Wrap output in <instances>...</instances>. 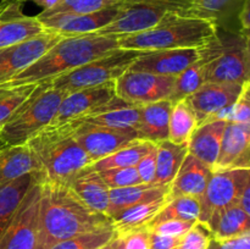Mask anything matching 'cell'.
Returning <instances> with one entry per match:
<instances>
[{"label":"cell","instance_id":"7402d4cb","mask_svg":"<svg viewBox=\"0 0 250 249\" xmlns=\"http://www.w3.org/2000/svg\"><path fill=\"white\" fill-rule=\"evenodd\" d=\"M83 203L94 211L105 214L109 207L110 188L100 173L90 165L78 171L67 183Z\"/></svg>","mask_w":250,"mask_h":249},{"label":"cell","instance_id":"9c48e42d","mask_svg":"<svg viewBox=\"0 0 250 249\" xmlns=\"http://www.w3.org/2000/svg\"><path fill=\"white\" fill-rule=\"evenodd\" d=\"M41 182L34 173L16 212L0 236V249H36Z\"/></svg>","mask_w":250,"mask_h":249},{"label":"cell","instance_id":"7bdbcfd3","mask_svg":"<svg viewBox=\"0 0 250 249\" xmlns=\"http://www.w3.org/2000/svg\"><path fill=\"white\" fill-rule=\"evenodd\" d=\"M227 121L238 124H250V102H249V83L244 85L241 95L232 106Z\"/></svg>","mask_w":250,"mask_h":249},{"label":"cell","instance_id":"1f68e13d","mask_svg":"<svg viewBox=\"0 0 250 249\" xmlns=\"http://www.w3.org/2000/svg\"><path fill=\"white\" fill-rule=\"evenodd\" d=\"M151 142L142 141V139H136L131 142L124 148L119 149L115 153L90 164L94 170L103 171L109 170V168L117 167H129V166H136L138 161L148 153L149 148L151 145Z\"/></svg>","mask_w":250,"mask_h":249},{"label":"cell","instance_id":"52a82bcc","mask_svg":"<svg viewBox=\"0 0 250 249\" xmlns=\"http://www.w3.org/2000/svg\"><path fill=\"white\" fill-rule=\"evenodd\" d=\"M144 53L146 51L117 48L46 83L63 93H71L82 88L112 82L128 71L132 63Z\"/></svg>","mask_w":250,"mask_h":249},{"label":"cell","instance_id":"7dc6e473","mask_svg":"<svg viewBox=\"0 0 250 249\" xmlns=\"http://www.w3.org/2000/svg\"><path fill=\"white\" fill-rule=\"evenodd\" d=\"M177 237L163 236L149 232V249H175L178 243Z\"/></svg>","mask_w":250,"mask_h":249},{"label":"cell","instance_id":"5b68a950","mask_svg":"<svg viewBox=\"0 0 250 249\" xmlns=\"http://www.w3.org/2000/svg\"><path fill=\"white\" fill-rule=\"evenodd\" d=\"M199 50L205 82H249V34L217 33Z\"/></svg>","mask_w":250,"mask_h":249},{"label":"cell","instance_id":"f546056e","mask_svg":"<svg viewBox=\"0 0 250 249\" xmlns=\"http://www.w3.org/2000/svg\"><path fill=\"white\" fill-rule=\"evenodd\" d=\"M33 177L34 173H27L12 182L0 186V236L11 221Z\"/></svg>","mask_w":250,"mask_h":249},{"label":"cell","instance_id":"7a4b0ae2","mask_svg":"<svg viewBox=\"0 0 250 249\" xmlns=\"http://www.w3.org/2000/svg\"><path fill=\"white\" fill-rule=\"evenodd\" d=\"M117 48V37L95 36L92 33L63 36L38 60L1 83L0 89L48 82Z\"/></svg>","mask_w":250,"mask_h":249},{"label":"cell","instance_id":"5bb4252c","mask_svg":"<svg viewBox=\"0 0 250 249\" xmlns=\"http://www.w3.org/2000/svg\"><path fill=\"white\" fill-rule=\"evenodd\" d=\"M166 11L143 2L127 1L120 7L119 14L110 23L93 32L95 36L125 37L146 31L160 22Z\"/></svg>","mask_w":250,"mask_h":249},{"label":"cell","instance_id":"9a60e30c","mask_svg":"<svg viewBox=\"0 0 250 249\" xmlns=\"http://www.w3.org/2000/svg\"><path fill=\"white\" fill-rule=\"evenodd\" d=\"M115 81L66 93L51 124H60L94 111L115 97Z\"/></svg>","mask_w":250,"mask_h":249},{"label":"cell","instance_id":"c3c4849f","mask_svg":"<svg viewBox=\"0 0 250 249\" xmlns=\"http://www.w3.org/2000/svg\"><path fill=\"white\" fill-rule=\"evenodd\" d=\"M239 20H241V24H242L241 33L248 34V32H249V0H244L243 7L241 9V14H239Z\"/></svg>","mask_w":250,"mask_h":249},{"label":"cell","instance_id":"8992f818","mask_svg":"<svg viewBox=\"0 0 250 249\" xmlns=\"http://www.w3.org/2000/svg\"><path fill=\"white\" fill-rule=\"evenodd\" d=\"M66 93L48 83H39L23 104L2 126L0 137L7 146L21 145L53 122Z\"/></svg>","mask_w":250,"mask_h":249},{"label":"cell","instance_id":"11a10c76","mask_svg":"<svg viewBox=\"0 0 250 249\" xmlns=\"http://www.w3.org/2000/svg\"><path fill=\"white\" fill-rule=\"evenodd\" d=\"M6 146H7V145L4 143V141H2V139H1V137H0V151H1L2 149L6 148Z\"/></svg>","mask_w":250,"mask_h":249},{"label":"cell","instance_id":"d6a6232c","mask_svg":"<svg viewBox=\"0 0 250 249\" xmlns=\"http://www.w3.org/2000/svg\"><path fill=\"white\" fill-rule=\"evenodd\" d=\"M204 83V71H203V66L200 63L199 59H198L189 67H187L180 75L176 76L175 82H173L172 85V90H171L167 99L172 104H175V103L186 99L187 97L192 95Z\"/></svg>","mask_w":250,"mask_h":249},{"label":"cell","instance_id":"d6986e66","mask_svg":"<svg viewBox=\"0 0 250 249\" xmlns=\"http://www.w3.org/2000/svg\"><path fill=\"white\" fill-rule=\"evenodd\" d=\"M212 171L195 156L187 154L177 173L170 183L168 199L177 197H193L199 199L207 188Z\"/></svg>","mask_w":250,"mask_h":249},{"label":"cell","instance_id":"277c9868","mask_svg":"<svg viewBox=\"0 0 250 249\" xmlns=\"http://www.w3.org/2000/svg\"><path fill=\"white\" fill-rule=\"evenodd\" d=\"M216 33V22L166 12L160 22L151 28L117 38V45L120 49L142 51L198 49L204 46Z\"/></svg>","mask_w":250,"mask_h":249},{"label":"cell","instance_id":"ffe728a7","mask_svg":"<svg viewBox=\"0 0 250 249\" xmlns=\"http://www.w3.org/2000/svg\"><path fill=\"white\" fill-rule=\"evenodd\" d=\"M142 106L129 104L115 95L111 100L89 112L85 116L76 119L84 124L111 128H134L141 119Z\"/></svg>","mask_w":250,"mask_h":249},{"label":"cell","instance_id":"836d02e7","mask_svg":"<svg viewBox=\"0 0 250 249\" xmlns=\"http://www.w3.org/2000/svg\"><path fill=\"white\" fill-rule=\"evenodd\" d=\"M200 214V204L198 198L193 197H177L168 199L167 204L163 208L160 212L155 216V219L150 222L165 221V220H183V221L198 222Z\"/></svg>","mask_w":250,"mask_h":249},{"label":"cell","instance_id":"f5cc1de1","mask_svg":"<svg viewBox=\"0 0 250 249\" xmlns=\"http://www.w3.org/2000/svg\"><path fill=\"white\" fill-rule=\"evenodd\" d=\"M115 246H116V236H115L114 238L111 239V241L107 242V243L105 244V246L100 247L99 249H115Z\"/></svg>","mask_w":250,"mask_h":249},{"label":"cell","instance_id":"d4e9b609","mask_svg":"<svg viewBox=\"0 0 250 249\" xmlns=\"http://www.w3.org/2000/svg\"><path fill=\"white\" fill-rule=\"evenodd\" d=\"M171 107L172 103L168 99L143 105L141 109V119L136 127L137 138L151 143L166 141Z\"/></svg>","mask_w":250,"mask_h":249},{"label":"cell","instance_id":"3957f363","mask_svg":"<svg viewBox=\"0 0 250 249\" xmlns=\"http://www.w3.org/2000/svg\"><path fill=\"white\" fill-rule=\"evenodd\" d=\"M75 121L48 124L26 142L37 166L41 182L65 183L85 166L87 153L75 138Z\"/></svg>","mask_w":250,"mask_h":249},{"label":"cell","instance_id":"ac0fdd59","mask_svg":"<svg viewBox=\"0 0 250 249\" xmlns=\"http://www.w3.org/2000/svg\"><path fill=\"white\" fill-rule=\"evenodd\" d=\"M250 124L227 121L214 170L250 168Z\"/></svg>","mask_w":250,"mask_h":249},{"label":"cell","instance_id":"74e56055","mask_svg":"<svg viewBox=\"0 0 250 249\" xmlns=\"http://www.w3.org/2000/svg\"><path fill=\"white\" fill-rule=\"evenodd\" d=\"M239 1L241 0H195L193 17L210 20L217 23L219 17Z\"/></svg>","mask_w":250,"mask_h":249},{"label":"cell","instance_id":"ab89813d","mask_svg":"<svg viewBox=\"0 0 250 249\" xmlns=\"http://www.w3.org/2000/svg\"><path fill=\"white\" fill-rule=\"evenodd\" d=\"M211 241L209 232L199 224H194L183 236L180 237L175 249H207Z\"/></svg>","mask_w":250,"mask_h":249},{"label":"cell","instance_id":"44dd1931","mask_svg":"<svg viewBox=\"0 0 250 249\" xmlns=\"http://www.w3.org/2000/svg\"><path fill=\"white\" fill-rule=\"evenodd\" d=\"M227 121L224 119L211 120L195 128L187 143L188 154L214 170L221 146L222 134Z\"/></svg>","mask_w":250,"mask_h":249},{"label":"cell","instance_id":"83f0119b","mask_svg":"<svg viewBox=\"0 0 250 249\" xmlns=\"http://www.w3.org/2000/svg\"><path fill=\"white\" fill-rule=\"evenodd\" d=\"M37 166L27 144L6 146L0 151V186L27 173H36Z\"/></svg>","mask_w":250,"mask_h":249},{"label":"cell","instance_id":"e575fe53","mask_svg":"<svg viewBox=\"0 0 250 249\" xmlns=\"http://www.w3.org/2000/svg\"><path fill=\"white\" fill-rule=\"evenodd\" d=\"M127 1L128 0H61L51 9L43 10L38 16L55 14H89L111 7H120Z\"/></svg>","mask_w":250,"mask_h":249},{"label":"cell","instance_id":"8d00e7d4","mask_svg":"<svg viewBox=\"0 0 250 249\" xmlns=\"http://www.w3.org/2000/svg\"><path fill=\"white\" fill-rule=\"evenodd\" d=\"M38 84L21 85L0 89V126L11 117V115L23 104Z\"/></svg>","mask_w":250,"mask_h":249},{"label":"cell","instance_id":"4fadbf2b","mask_svg":"<svg viewBox=\"0 0 250 249\" xmlns=\"http://www.w3.org/2000/svg\"><path fill=\"white\" fill-rule=\"evenodd\" d=\"M62 38V34L44 31L21 43L0 49V84L28 67Z\"/></svg>","mask_w":250,"mask_h":249},{"label":"cell","instance_id":"b9f144b4","mask_svg":"<svg viewBox=\"0 0 250 249\" xmlns=\"http://www.w3.org/2000/svg\"><path fill=\"white\" fill-rule=\"evenodd\" d=\"M194 224H198V222L171 219L149 225L148 229L149 232H153V233L163 234V236L168 237H177V238H180V237L183 236V234H185Z\"/></svg>","mask_w":250,"mask_h":249},{"label":"cell","instance_id":"2e32d148","mask_svg":"<svg viewBox=\"0 0 250 249\" xmlns=\"http://www.w3.org/2000/svg\"><path fill=\"white\" fill-rule=\"evenodd\" d=\"M121 7V6H120ZM120 7L102 10L89 14H55L49 16H38L44 29L62 36H81L98 31L115 19Z\"/></svg>","mask_w":250,"mask_h":249},{"label":"cell","instance_id":"e0dca14e","mask_svg":"<svg viewBox=\"0 0 250 249\" xmlns=\"http://www.w3.org/2000/svg\"><path fill=\"white\" fill-rule=\"evenodd\" d=\"M198 49H164L146 51L132 63L128 71L176 77L199 59Z\"/></svg>","mask_w":250,"mask_h":249},{"label":"cell","instance_id":"30bf717a","mask_svg":"<svg viewBox=\"0 0 250 249\" xmlns=\"http://www.w3.org/2000/svg\"><path fill=\"white\" fill-rule=\"evenodd\" d=\"M247 83L234 84L205 82L199 89L186 98L185 100L194 112L198 126L216 119H224L227 121L232 106Z\"/></svg>","mask_w":250,"mask_h":249},{"label":"cell","instance_id":"bcb514c9","mask_svg":"<svg viewBox=\"0 0 250 249\" xmlns=\"http://www.w3.org/2000/svg\"><path fill=\"white\" fill-rule=\"evenodd\" d=\"M124 239L126 249H149L148 227L131 232V233L124 236Z\"/></svg>","mask_w":250,"mask_h":249},{"label":"cell","instance_id":"cb8c5ba5","mask_svg":"<svg viewBox=\"0 0 250 249\" xmlns=\"http://www.w3.org/2000/svg\"><path fill=\"white\" fill-rule=\"evenodd\" d=\"M168 190L170 186H159L153 183H139L129 187L111 188L109 192V207L105 215L111 217L127 208L166 198L168 197Z\"/></svg>","mask_w":250,"mask_h":249},{"label":"cell","instance_id":"f35d334b","mask_svg":"<svg viewBox=\"0 0 250 249\" xmlns=\"http://www.w3.org/2000/svg\"><path fill=\"white\" fill-rule=\"evenodd\" d=\"M98 172L100 173V176L110 189L111 188L129 187V186H136L142 183L136 166L109 168V170L98 171Z\"/></svg>","mask_w":250,"mask_h":249},{"label":"cell","instance_id":"4316f807","mask_svg":"<svg viewBox=\"0 0 250 249\" xmlns=\"http://www.w3.org/2000/svg\"><path fill=\"white\" fill-rule=\"evenodd\" d=\"M167 202L168 197L161 198L154 202L134 205V207L127 208L117 212L114 216L110 217L112 229L116 236L124 237L137 229L148 227L150 222L155 219L156 215L167 204Z\"/></svg>","mask_w":250,"mask_h":249},{"label":"cell","instance_id":"681fc988","mask_svg":"<svg viewBox=\"0 0 250 249\" xmlns=\"http://www.w3.org/2000/svg\"><path fill=\"white\" fill-rule=\"evenodd\" d=\"M237 205H239L247 214L250 215V183L244 187L243 192H242L241 197H239L238 202H237Z\"/></svg>","mask_w":250,"mask_h":249},{"label":"cell","instance_id":"60d3db41","mask_svg":"<svg viewBox=\"0 0 250 249\" xmlns=\"http://www.w3.org/2000/svg\"><path fill=\"white\" fill-rule=\"evenodd\" d=\"M128 1L143 2L166 12H172L186 17H193L195 4V0H128Z\"/></svg>","mask_w":250,"mask_h":249},{"label":"cell","instance_id":"f1b7e54d","mask_svg":"<svg viewBox=\"0 0 250 249\" xmlns=\"http://www.w3.org/2000/svg\"><path fill=\"white\" fill-rule=\"evenodd\" d=\"M156 144V171L153 185L170 186L188 154L187 144H175L168 139Z\"/></svg>","mask_w":250,"mask_h":249},{"label":"cell","instance_id":"db71d44e","mask_svg":"<svg viewBox=\"0 0 250 249\" xmlns=\"http://www.w3.org/2000/svg\"><path fill=\"white\" fill-rule=\"evenodd\" d=\"M115 249H126V248H125L124 237L116 236V246H115Z\"/></svg>","mask_w":250,"mask_h":249},{"label":"cell","instance_id":"6da1fadb","mask_svg":"<svg viewBox=\"0 0 250 249\" xmlns=\"http://www.w3.org/2000/svg\"><path fill=\"white\" fill-rule=\"evenodd\" d=\"M105 228H112L110 217L90 209L67 185L41 182L36 249Z\"/></svg>","mask_w":250,"mask_h":249},{"label":"cell","instance_id":"603a6c76","mask_svg":"<svg viewBox=\"0 0 250 249\" xmlns=\"http://www.w3.org/2000/svg\"><path fill=\"white\" fill-rule=\"evenodd\" d=\"M19 5L20 2L12 1L9 11L0 19V49L21 43L45 31L36 16L22 14Z\"/></svg>","mask_w":250,"mask_h":249},{"label":"cell","instance_id":"7c38bea8","mask_svg":"<svg viewBox=\"0 0 250 249\" xmlns=\"http://www.w3.org/2000/svg\"><path fill=\"white\" fill-rule=\"evenodd\" d=\"M71 121H75L76 124V141L87 153L90 164L115 153L131 142L138 139L134 128H111L84 124L77 120Z\"/></svg>","mask_w":250,"mask_h":249},{"label":"cell","instance_id":"ee69618b","mask_svg":"<svg viewBox=\"0 0 250 249\" xmlns=\"http://www.w3.org/2000/svg\"><path fill=\"white\" fill-rule=\"evenodd\" d=\"M142 183H153L156 171V144L153 143L148 153L136 165Z\"/></svg>","mask_w":250,"mask_h":249},{"label":"cell","instance_id":"f907efd6","mask_svg":"<svg viewBox=\"0 0 250 249\" xmlns=\"http://www.w3.org/2000/svg\"><path fill=\"white\" fill-rule=\"evenodd\" d=\"M14 1L20 2V4H21V2L31 1L34 2L36 5H38V6H41L43 10H49L53 6H55V5L58 4L59 1H61V0H14Z\"/></svg>","mask_w":250,"mask_h":249},{"label":"cell","instance_id":"816d5d0a","mask_svg":"<svg viewBox=\"0 0 250 249\" xmlns=\"http://www.w3.org/2000/svg\"><path fill=\"white\" fill-rule=\"evenodd\" d=\"M12 1H14V0H11V2H4V4L0 5V19L9 11L10 7H11L12 5Z\"/></svg>","mask_w":250,"mask_h":249},{"label":"cell","instance_id":"4dcf8cb0","mask_svg":"<svg viewBox=\"0 0 250 249\" xmlns=\"http://www.w3.org/2000/svg\"><path fill=\"white\" fill-rule=\"evenodd\" d=\"M197 127L194 112L185 99L172 104L168 119V141L175 144H187Z\"/></svg>","mask_w":250,"mask_h":249},{"label":"cell","instance_id":"ba28073f","mask_svg":"<svg viewBox=\"0 0 250 249\" xmlns=\"http://www.w3.org/2000/svg\"><path fill=\"white\" fill-rule=\"evenodd\" d=\"M250 183V168H222L212 171L207 188L199 198L198 224L204 226L216 210L237 204L244 187Z\"/></svg>","mask_w":250,"mask_h":249},{"label":"cell","instance_id":"8fae6325","mask_svg":"<svg viewBox=\"0 0 250 249\" xmlns=\"http://www.w3.org/2000/svg\"><path fill=\"white\" fill-rule=\"evenodd\" d=\"M176 77L126 71L115 81V94L129 104L143 105L167 99Z\"/></svg>","mask_w":250,"mask_h":249},{"label":"cell","instance_id":"f6af8a7d","mask_svg":"<svg viewBox=\"0 0 250 249\" xmlns=\"http://www.w3.org/2000/svg\"><path fill=\"white\" fill-rule=\"evenodd\" d=\"M207 249H250V233L229 239L211 238Z\"/></svg>","mask_w":250,"mask_h":249},{"label":"cell","instance_id":"d590c367","mask_svg":"<svg viewBox=\"0 0 250 249\" xmlns=\"http://www.w3.org/2000/svg\"><path fill=\"white\" fill-rule=\"evenodd\" d=\"M116 236L112 228L87 232L61 241L50 249H99Z\"/></svg>","mask_w":250,"mask_h":249},{"label":"cell","instance_id":"484cf974","mask_svg":"<svg viewBox=\"0 0 250 249\" xmlns=\"http://www.w3.org/2000/svg\"><path fill=\"white\" fill-rule=\"evenodd\" d=\"M203 227L209 232L211 238L215 239H229L243 236L250 233L249 214H247L239 205H229L212 212Z\"/></svg>","mask_w":250,"mask_h":249}]
</instances>
